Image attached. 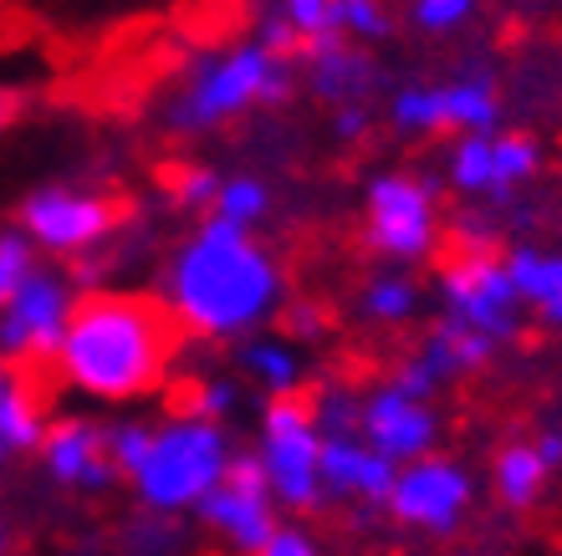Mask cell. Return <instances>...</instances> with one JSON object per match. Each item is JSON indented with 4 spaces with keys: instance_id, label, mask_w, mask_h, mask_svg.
Masks as SVG:
<instances>
[{
    "instance_id": "1",
    "label": "cell",
    "mask_w": 562,
    "mask_h": 556,
    "mask_svg": "<svg viewBox=\"0 0 562 556\" xmlns=\"http://www.w3.org/2000/svg\"><path fill=\"white\" fill-rule=\"evenodd\" d=\"M159 302L184 332L205 342H240L281 317L286 271L256 230L205 215L164 265Z\"/></svg>"
},
{
    "instance_id": "2",
    "label": "cell",
    "mask_w": 562,
    "mask_h": 556,
    "mask_svg": "<svg viewBox=\"0 0 562 556\" xmlns=\"http://www.w3.org/2000/svg\"><path fill=\"white\" fill-rule=\"evenodd\" d=\"M184 327L164 302L128 292L77 296V311L57 348V373L92 404H134L164 388Z\"/></svg>"
},
{
    "instance_id": "3",
    "label": "cell",
    "mask_w": 562,
    "mask_h": 556,
    "mask_svg": "<svg viewBox=\"0 0 562 556\" xmlns=\"http://www.w3.org/2000/svg\"><path fill=\"white\" fill-rule=\"evenodd\" d=\"M286 92H292L286 52L267 46L261 36H246L221 52H205L184 72L175 98L164 103V128L175 138H200V133H215L221 123H236L256 107L286 103Z\"/></svg>"
},
{
    "instance_id": "4",
    "label": "cell",
    "mask_w": 562,
    "mask_h": 556,
    "mask_svg": "<svg viewBox=\"0 0 562 556\" xmlns=\"http://www.w3.org/2000/svg\"><path fill=\"white\" fill-rule=\"evenodd\" d=\"M231 459H236L231 429L221 419L184 409L148 429V450L134 465L128 485H134V500L144 511L194 515V506L225 480Z\"/></svg>"
},
{
    "instance_id": "5",
    "label": "cell",
    "mask_w": 562,
    "mask_h": 556,
    "mask_svg": "<svg viewBox=\"0 0 562 556\" xmlns=\"http://www.w3.org/2000/svg\"><path fill=\"white\" fill-rule=\"evenodd\" d=\"M256 459L267 475L281 515H312L327 500L323 490V429L302 394L271 398L256 434Z\"/></svg>"
},
{
    "instance_id": "6",
    "label": "cell",
    "mask_w": 562,
    "mask_h": 556,
    "mask_svg": "<svg viewBox=\"0 0 562 556\" xmlns=\"http://www.w3.org/2000/svg\"><path fill=\"white\" fill-rule=\"evenodd\" d=\"M481 485H475L471 465H460L456 454L429 450L419 459H404L394 469V485L384 496V511L394 526L429 536V542H450L465 531V521L475 515Z\"/></svg>"
},
{
    "instance_id": "7",
    "label": "cell",
    "mask_w": 562,
    "mask_h": 556,
    "mask_svg": "<svg viewBox=\"0 0 562 556\" xmlns=\"http://www.w3.org/2000/svg\"><path fill=\"white\" fill-rule=\"evenodd\" d=\"M363 246L389 265H425L440 250L435 179L373 174L369 190H363Z\"/></svg>"
},
{
    "instance_id": "8",
    "label": "cell",
    "mask_w": 562,
    "mask_h": 556,
    "mask_svg": "<svg viewBox=\"0 0 562 556\" xmlns=\"http://www.w3.org/2000/svg\"><path fill=\"white\" fill-rule=\"evenodd\" d=\"M435 292H440L445 317L486 332L491 342H512L521 332V296L512 286L502 256H491V246H465L456 240L450 256L435 265Z\"/></svg>"
},
{
    "instance_id": "9",
    "label": "cell",
    "mask_w": 562,
    "mask_h": 556,
    "mask_svg": "<svg viewBox=\"0 0 562 556\" xmlns=\"http://www.w3.org/2000/svg\"><path fill=\"white\" fill-rule=\"evenodd\" d=\"M123 225V205L98 190H77V184H42L21 200V225L36 250L57 256V261H88L98 246L113 240Z\"/></svg>"
},
{
    "instance_id": "10",
    "label": "cell",
    "mask_w": 562,
    "mask_h": 556,
    "mask_svg": "<svg viewBox=\"0 0 562 556\" xmlns=\"http://www.w3.org/2000/svg\"><path fill=\"white\" fill-rule=\"evenodd\" d=\"M72 311H77V281L52 271V265H31L26 276L15 281V292L0 302V358L5 363L57 358Z\"/></svg>"
},
{
    "instance_id": "11",
    "label": "cell",
    "mask_w": 562,
    "mask_h": 556,
    "mask_svg": "<svg viewBox=\"0 0 562 556\" xmlns=\"http://www.w3.org/2000/svg\"><path fill=\"white\" fill-rule=\"evenodd\" d=\"M194 515H200V526H205L210 536H221L236 556H256L267 546V536L281 526V506H277V496H271L267 475H261L256 450L251 454L236 450L225 480L194 506Z\"/></svg>"
},
{
    "instance_id": "12",
    "label": "cell",
    "mask_w": 562,
    "mask_h": 556,
    "mask_svg": "<svg viewBox=\"0 0 562 556\" xmlns=\"http://www.w3.org/2000/svg\"><path fill=\"white\" fill-rule=\"evenodd\" d=\"M389 117L400 133H491L502 123L496 82L481 72L450 82H409L389 98Z\"/></svg>"
},
{
    "instance_id": "13",
    "label": "cell",
    "mask_w": 562,
    "mask_h": 556,
    "mask_svg": "<svg viewBox=\"0 0 562 556\" xmlns=\"http://www.w3.org/2000/svg\"><path fill=\"white\" fill-rule=\"evenodd\" d=\"M358 434H363L379 454H389L394 465L419 459V454L440 450V413H435V398L409 394V388L394 378L369 383V388H358Z\"/></svg>"
},
{
    "instance_id": "14",
    "label": "cell",
    "mask_w": 562,
    "mask_h": 556,
    "mask_svg": "<svg viewBox=\"0 0 562 556\" xmlns=\"http://www.w3.org/2000/svg\"><path fill=\"white\" fill-rule=\"evenodd\" d=\"M36 459H42L46 480L57 490H72V496H103V490H113L123 480L119 465H113V450H108V424L82 419V413L46 419Z\"/></svg>"
},
{
    "instance_id": "15",
    "label": "cell",
    "mask_w": 562,
    "mask_h": 556,
    "mask_svg": "<svg viewBox=\"0 0 562 556\" xmlns=\"http://www.w3.org/2000/svg\"><path fill=\"white\" fill-rule=\"evenodd\" d=\"M394 459L379 454L363 434H323V490L348 506H384L394 485Z\"/></svg>"
},
{
    "instance_id": "16",
    "label": "cell",
    "mask_w": 562,
    "mask_h": 556,
    "mask_svg": "<svg viewBox=\"0 0 562 556\" xmlns=\"http://www.w3.org/2000/svg\"><path fill=\"white\" fill-rule=\"evenodd\" d=\"M302 67H307V88L317 92L323 103H333V107L363 103V98L373 92V82H379V67H373L369 46L348 42V36L302 52Z\"/></svg>"
},
{
    "instance_id": "17",
    "label": "cell",
    "mask_w": 562,
    "mask_h": 556,
    "mask_svg": "<svg viewBox=\"0 0 562 556\" xmlns=\"http://www.w3.org/2000/svg\"><path fill=\"white\" fill-rule=\"evenodd\" d=\"M256 36L286 57H302L312 46L323 42H338L342 26H338V0H267L261 5V26Z\"/></svg>"
},
{
    "instance_id": "18",
    "label": "cell",
    "mask_w": 562,
    "mask_h": 556,
    "mask_svg": "<svg viewBox=\"0 0 562 556\" xmlns=\"http://www.w3.org/2000/svg\"><path fill=\"white\" fill-rule=\"evenodd\" d=\"M552 475H558V469L542 459L537 440H506L502 450H496V459H491V496H496L502 511L527 515L542 506Z\"/></svg>"
},
{
    "instance_id": "19",
    "label": "cell",
    "mask_w": 562,
    "mask_h": 556,
    "mask_svg": "<svg viewBox=\"0 0 562 556\" xmlns=\"http://www.w3.org/2000/svg\"><path fill=\"white\" fill-rule=\"evenodd\" d=\"M506 271H512V286H517L521 307L532 311L542 327H558L562 332V250L548 246H512L502 256Z\"/></svg>"
},
{
    "instance_id": "20",
    "label": "cell",
    "mask_w": 562,
    "mask_h": 556,
    "mask_svg": "<svg viewBox=\"0 0 562 556\" xmlns=\"http://www.w3.org/2000/svg\"><path fill=\"white\" fill-rule=\"evenodd\" d=\"M415 358L440 383H450V378H465V373H481V367L496 358V342H491L486 332H475V327L456 322V317H440V322L419 337Z\"/></svg>"
},
{
    "instance_id": "21",
    "label": "cell",
    "mask_w": 562,
    "mask_h": 556,
    "mask_svg": "<svg viewBox=\"0 0 562 556\" xmlns=\"http://www.w3.org/2000/svg\"><path fill=\"white\" fill-rule=\"evenodd\" d=\"M236 367L267 398L302 394V352L286 332H251L236 342Z\"/></svg>"
},
{
    "instance_id": "22",
    "label": "cell",
    "mask_w": 562,
    "mask_h": 556,
    "mask_svg": "<svg viewBox=\"0 0 562 556\" xmlns=\"http://www.w3.org/2000/svg\"><path fill=\"white\" fill-rule=\"evenodd\" d=\"M42 434H46L42 394L15 367L0 363V465H11L21 454H36Z\"/></svg>"
},
{
    "instance_id": "23",
    "label": "cell",
    "mask_w": 562,
    "mask_h": 556,
    "mask_svg": "<svg viewBox=\"0 0 562 556\" xmlns=\"http://www.w3.org/2000/svg\"><path fill=\"white\" fill-rule=\"evenodd\" d=\"M445 179L465 200H502L496 179V128L491 133H456V144L445 154Z\"/></svg>"
},
{
    "instance_id": "24",
    "label": "cell",
    "mask_w": 562,
    "mask_h": 556,
    "mask_svg": "<svg viewBox=\"0 0 562 556\" xmlns=\"http://www.w3.org/2000/svg\"><path fill=\"white\" fill-rule=\"evenodd\" d=\"M419 307H425V292H419V281L409 276V265H389V271H379V276H369L358 286V317L373 327L415 322Z\"/></svg>"
},
{
    "instance_id": "25",
    "label": "cell",
    "mask_w": 562,
    "mask_h": 556,
    "mask_svg": "<svg viewBox=\"0 0 562 556\" xmlns=\"http://www.w3.org/2000/svg\"><path fill=\"white\" fill-rule=\"evenodd\" d=\"M210 215H221V220H231V225H246V230H256V225L271 215V190L256 174H231V179H221V190H215V205H210Z\"/></svg>"
},
{
    "instance_id": "26",
    "label": "cell",
    "mask_w": 562,
    "mask_h": 556,
    "mask_svg": "<svg viewBox=\"0 0 562 556\" xmlns=\"http://www.w3.org/2000/svg\"><path fill=\"white\" fill-rule=\"evenodd\" d=\"M184 515H164V511H144L128 521L123 531V556H179L184 552Z\"/></svg>"
},
{
    "instance_id": "27",
    "label": "cell",
    "mask_w": 562,
    "mask_h": 556,
    "mask_svg": "<svg viewBox=\"0 0 562 556\" xmlns=\"http://www.w3.org/2000/svg\"><path fill=\"white\" fill-rule=\"evenodd\" d=\"M312 419L323 434H358V388L353 383H323L312 388Z\"/></svg>"
},
{
    "instance_id": "28",
    "label": "cell",
    "mask_w": 562,
    "mask_h": 556,
    "mask_svg": "<svg viewBox=\"0 0 562 556\" xmlns=\"http://www.w3.org/2000/svg\"><path fill=\"white\" fill-rule=\"evenodd\" d=\"M164 190H169V200H175L179 209H205L210 215L215 190H221V174L205 169V163H175V169L164 174Z\"/></svg>"
},
{
    "instance_id": "29",
    "label": "cell",
    "mask_w": 562,
    "mask_h": 556,
    "mask_svg": "<svg viewBox=\"0 0 562 556\" xmlns=\"http://www.w3.org/2000/svg\"><path fill=\"white\" fill-rule=\"evenodd\" d=\"M338 26L348 42H384L389 36V11L384 0H338Z\"/></svg>"
},
{
    "instance_id": "30",
    "label": "cell",
    "mask_w": 562,
    "mask_h": 556,
    "mask_svg": "<svg viewBox=\"0 0 562 556\" xmlns=\"http://www.w3.org/2000/svg\"><path fill=\"white\" fill-rule=\"evenodd\" d=\"M475 5L481 0H409V21L419 31H429V36H450V31H460L471 21Z\"/></svg>"
},
{
    "instance_id": "31",
    "label": "cell",
    "mask_w": 562,
    "mask_h": 556,
    "mask_svg": "<svg viewBox=\"0 0 562 556\" xmlns=\"http://www.w3.org/2000/svg\"><path fill=\"white\" fill-rule=\"evenodd\" d=\"M240 409V383L236 378H200L190 394V413H205V419H231Z\"/></svg>"
},
{
    "instance_id": "32",
    "label": "cell",
    "mask_w": 562,
    "mask_h": 556,
    "mask_svg": "<svg viewBox=\"0 0 562 556\" xmlns=\"http://www.w3.org/2000/svg\"><path fill=\"white\" fill-rule=\"evenodd\" d=\"M148 429H154V424H144V419H123V424H108V450H113V465H119L123 480H128V475H134V465L144 459Z\"/></svg>"
},
{
    "instance_id": "33",
    "label": "cell",
    "mask_w": 562,
    "mask_h": 556,
    "mask_svg": "<svg viewBox=\"0 0 562 556\" xmlns=\"http://www.w3.org/2000/svg\"><path fill=\"white\" fill-rule=\"evenodd\" d=\"M36 265V246L21 230H0V302L15 292V281Z\"/></svg>"
},
{
    "instance_id": "34",
    "label": "cell",
    "mask_w": 562,
    "mask_h": 556,
    "mask_svg": "<svg viewBox=\"0 0 562 556\" xmlns=\"http://www.w3.org/2000/svg\"><path fill=\"white\" fill-rule=\"evenodd\" d=\"M327 327V311L317 302H292L286 296V307H281V332L292 337V342H312V337H323Z\"/></svg>"
},
{
    "instance_id": "35",
    "label": "cell",
    "mask_w": 562,
    "mask_h": 556,
    "mask_svg": "<svg viewBox=\"0 0 562 556\" xmlns=\"http://www.w3.org/2000/svg\"><path fill=\"white\" fill-rule=\"evenodd\" d=\"M256 556H323V546H317V536H312L307 526H296V521H281L277 531L267 536V546Z\"/></svg>"
},
{
    "instance_id": "36",
    "label": "cell",
    "mask_w": 562,
    "mask_h": 556,
    "mask_svg": "<svg viewBox=\"0 0 562 556\" xmlns=\"http://www.w3.org/2000/svg\"><path fill=\"white\" fill-rule=\"evenodd\" d=\"M333 133H338L342 144L363 138V133H369V103H342L338 113H333Z\"/></svg>"
},
{
    "instance_id": "37",
    "label": "cell",
    "mask_w": 562,
    "mask_h": 556,
    "mask_svg": "<svg viewBox=\"0 0 562 556\" xmlns=\"http://www.w3.org/2000/svg\"><path fill=\"white\" fill-rule=\"evenodd\" d=\"M21 113H26V92H21V88H0V138L21 123Z\"/></svg>"
},
{
    "instance_id": "38",
    "label": "cell",
    "mask_w": 562,
    "mask_h": 556,
    "mask_svg": "<svg viewBox=\"0 0 562 556\" xmlns=\"http://www.w3.org/2000/svg\"><path fill=\"white\" fill-rule=\"evenodd\" d=\"M532 440H537V450H542V459H548L552 469H562V429H542Z\"/></svg>"
},
{
    "instance_id": "39",
    "label": "cell",
    "mask_w": 562,
    "mask_h": 556,
    "mask_svg": "<svg viewBox=\"0 0 562 556\" xmlns=\"http://www.w3.org/2000/svg\"><path fill=\"white\" fill-rule=\"evenodd\" d=\"M15 552V526H11V515H5V506H0V556H11Z\"/></svg>"
},
{
    "instance_id": "40",
    "label": "cell",
    "mask_w": 562,
    "mask_h": 556,
    "mask_svg": "<svg viewBox=\"0 0 562 556\" xmlns=\"http://www.w3.org/2000/svg\"><path fill=\"white\" fill-rule=\"evenodd\" d=\"M460 556H475V552H460Z\"/></svg>"
},
{
    "instance_id": "41",
    "label": "cell",
    "mask_w": 562,
    "mask_h": 556,
    "mask_svg": "<svg viewBox=\"0 0 562 556\" xmlns=\"http://www.w3.org/2000/svg\"><path fill=\"white\" fill-rule=\"evenodd\" d=\"M72 556H88V552H72Z\"/></svg>"
}]
</instances>
